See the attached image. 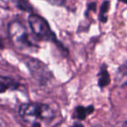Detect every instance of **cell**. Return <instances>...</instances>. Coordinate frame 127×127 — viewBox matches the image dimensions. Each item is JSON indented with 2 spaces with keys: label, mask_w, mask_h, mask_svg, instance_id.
I'll return each instance as SVG.
<instances>
[{
  "label": "cell",
  "mask_w": 127,
  "mask_h": 127,
  "mask_svg": "<svg viewBox=\"0 0 127 127\" xmlns=\"http://www.w3.org/2000/svg\"><path fill=\"white\" fill-rule=\"evenodd\" d=\"M19 115L28 123H38V120H49L54 116L51 106L41 103L23 104L19 107Z\"/></svg>",
  "instance_id": "1"
},
{
  "label": "cell",
  "mask_w": 127,
  "mask_h": 127,
  "mask_svg": "<svg viewBox=\"0 0 127 127\" xmlns=\"http://www.w3.org/2000/svg\"><path fill=\"white\" fill-rule=\"evenodd\" d=\"M16 86L17 83L13 79L0 74V94L5 92L10 88H14Z\"/></svg>",
  "instance_id": "6"
},
{
  "label": "cell",
  "mask_w": 127,
  "mask_h": 127,
  "mask_svg": "<svg viewBox=\"0 0 127 127\" xmlns=\"http://www.w3.org/2000/svg\"><path fill=\"white\" fill-rule=\"evenodd\" d=\"M90 10H92L93 11H95L96 10V3H90V4L88 5V10H87V12H88Z\"/></svg>",
  "instance_id": "11"
},
{
  "label": "cell",
  "mask_w": 127,
  "mask_h": 127,
  "mask_svg": "<svg viewBox=\"0 0 127 127\" xmlns=\"http://www.w3.org/2000/svg\"><path fill=\"white\" fill-rule=\"evenodd\" d=\"M92 127H102V126H99V125H97V126H92Z\"/></svg>",
  "instance_id": "16"
},
{
  "label": "cell",
  "mask_w": 127,
  "mask_h": 127,
  "mask_svg": "<svg viewBox=\"0 0 127 127\" xmlns=\"http://www.w3.org/2000/svg\"><path fill=\"white\" fill-rule=\"evenodd\" d=\"M111 81L110 75L108 70L106 68V65H103L100 68V72L98 74V86L100 87H105L109 85Z\"/></svg>",
  "instance_id": "7"
},
{
  "label": "cell",
  "mask_w": 127,
  "mask_h": 127,
  "mask_svg": "<svg viewBox=\"0 0 127 127\" xmlns=\"http://www.w3.org/2000/svg\"><path fill=\"white\" fill-rule=\"evenodd\" d=\"M16 6L25 12H32V7L27 0H16Z\"/></svg>",
  "instance_id": "9"
},
{
  "label": "cell",
  "mask_w": 127,
  "mask_h": 127,
  "mask_svg": "<svg viewBox=\"0 0 127 127\" xmlns=\"http://www.w3.org/2000/svg\"><path fill=\"white\" fill-rule=\"evenodd\" d=\"M9 36L18 49H30L37 47L31 40L26 28L18 21H12L8 25Z\"/></svg>",
  "instance_id": "3"
},
{
  "label": "cell",
  "mask_w": 127,
  "mask_h": 127,
  "mask_svg": "<svg viewBox=\"0 0 127 127\" xmlns=\"http://www.w3.org/2000/svg\"><path fill=\"white\" fill-rule=\"evenodd\" d=\"M71 127H84V126L81 124V123L76 122V123H74V124H73Z\"/></svg>",
  "instance_id": "12"
},
{
  "label": "cell",
  "mask_w": 127,
  "mask_h": 127,
  "mask_svg": "<svg viewBox=\"0 0 127 127\" xmlns=\"http://www.w3.org/2000/svg\"><path fill=\"white\" fill-rule=\"evenodd\" d=\"M44 1L48 2L49 3L52 5H56V6H62L65 3L66 0H44Z\"/></svg>",
  "instance_id": "10"
},
{
  "label": "cell",
  "mask_w": 127,
  "mask_h": 127,
  "mask_svg": "<svg viewBox=\"0 0 127 127\" xmlns=\"http://www.w3.org/2000/svg\"><path fill=\"white\" fill-rule=\"evenodd\" d=\"M28 24L31 28L33 35L38 40L45 42H52L58 44V39L54 32L51 30L48 22L40 16L37 14H31L28 17Z\"/></svg>",
  "instance_id": "2"
},
{
  "label": "cell",
  "mask_w": 127,
  "mask_h": 127,
  "mask_svg": "<svg viewBox=\"0 0 127 127\" xmlns=\"http://www.w3.org/2000/svg\"><path fill=\"white\" fill-rule=\"evenodd\" d=\"M31 127H41V125L40 123H34Z\"/></svg>",
  "instance_id": "14"
},
{
  "label": "cell",
  "mask_w": 127,
  "mask_h": 127,
  "mask_svg": "<svg viewBox=\"0 0 127 127\" xmlns=\"http://www.w3.org/2000/svg\"><path fill=\"white\" fill-rule=\"evenodd\" d=\"M94 111V106L93 105H89L87 107H84L81 105H78L76 107L74 111V118L79 120H84L85 118L88 115H90L91 113H92Z\"/></svg>",
  "instance_id": "5"
},
{
  "label": "cell",
  "mask_w": 127,
  "mask_h": 127,
  "mask_svg": "<svg viewBox=\"0 0 127 127\" xmlns=\"http://www.w3.org/2000/svg\"><path fill=\"white\" fill-rule=\"evenodd\" d=\"M109 9H110V1H105L102 3L101 7H100V12H99V20L102 23L107 22V17L105 15L108 12Z\"/></svg>",
  "instance_id": "8"
},
{
  "label": "cell",
  "mask_w": 127,
  "mask_h": 127,
  "mask_svg": "<svg viewBox=\"0 0 127 127\" xmlns=\"http://www.w3.org/2000/svg\"><path fill=\"white\" fill-rule=\"evenodd\" d=\"M115 127H127V121L126 122H123V123H120L119 125L116 126Z\"/></svg>",
  "instance_id": "13"
},
{
  "label": "cell",
  "mask_w": 127,
  "mask_h": 127,
  "mask_svg": "<svg viewBox=\"0 0 127 127\" xmlns=\"http://www.w3.org/2000/svg\"><path fill=\"white\" fill-rule=\"evenodd\" d=\"M25 63L28 68L31 71V74L35 77V79L41 80V81L49 80L51 74L49 69L47 68V67L43 62H41L40 61L37 60V59L29 58L27 59Z\"/></svg>",
  "instance_id": "4"
},
{
  "label": "cell",
  "mask_w": 127,
  "mask_h": 127,
  "mask_svg": "<svg viewBox=\"0 0 127 127\" xmlns=\"http://www.w3.org/2000/svg\"><path fill=\"white\" fill-rule=\"evenodd\" d=\"M119 1H120V2H122V3H126V4H127V0H119Z\"/></svg>",
  "instance_id": "15"
}]
</instances>
